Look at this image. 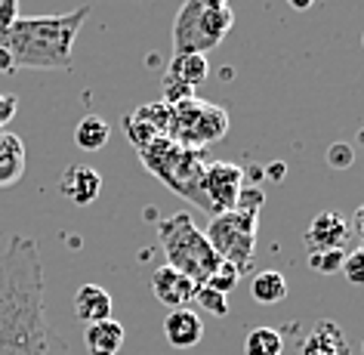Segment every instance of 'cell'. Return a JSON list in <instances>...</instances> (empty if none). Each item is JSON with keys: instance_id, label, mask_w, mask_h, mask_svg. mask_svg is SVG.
<instances>
[{"instance_id": "cell-1", "label": "cell", "mask_w": 364, "mask_h": 355, "mask_svg": "<svg viewBox=\"0 0 364 355\" xmlns=\"http://www.w3.org/2000/svg\"><path fill=\"white\" fill-rule=\"evenodd\" d=\"M0 355H71L47 318L41 253L25 235L0 250Z\"/></svg>"}, {"instance_id": "cell-2", "label": "cell", "mask_w": 364, "mask_h": 355, "mask_svg": "<svg viewBox=\"0 0 364 355\" xmlns=\"http://www.w3.org/2000/svg\"><path fill=\"white\" fill-rule=\"evenodd\" d=\"M90 6H77L62 16H19L0 31V47L13 56L16 68H71L75 38L84 28Z\"/></svg>"}, {"instance_id": "cell-3", "label": "cell", "mask_w": 364, "mask_h": 355, "mask_svg": "<svg viewBox=\"0 0 364 355\" xmlns=\"http://www.w3.org/2000/svg\"><path fill=\"white\" fill-rule=\"evenodd\" d=\"M158 235L167 253V266L182 272L186 278H192L195 285H204L207 278L220 266V257L210 248L207 235L198 229L195 220L186 211L173 213L167 220H158Z\"/></svg>"}, {"instance_id": "cell-4", "label": "cell", "mask_w": 364, "mask_h": 355, "mask_svg": "<svg viewBox=\"0 0 364 355\" xmlns=\"http://www.w3.org/2000/svg\"><path fill=\"white\" fill-rule=\"evenodd\" d=\"M232 28V10L225 0H186L173 25V56L213 50Z\"/></svg>"}, {"instance_id": "cell-5", "label": "cell", "mask_w": 364, "mask_h": 355, "mask_svg": "<svg viewBox=\"0 0 364 355\" xmlns=\"http://www.w3.org/2000/svg\"><path fill=\"white\" fill-rule=\"evenodd\" d=\"M139 154L154 176H161L176 195H186L188 201H195L198 183H201V173L207 167L201 149H188V145H179V142H170L164 136H158Z\"/></svg>"}, {"instance_id": "cell-6", "label": "cell", "mask_w": 364, "mask_h": 355, "mask_svg": "<svg viewBox=\"0 0 364 355\" xmlns=\"http://www.w3.org/2000/svg\"><path fill=\"white\" fill-rule=\"evenodd\" d=\"M257 226H259L257 213L229 211V213L213 216L204 235L210 241V248L216 250V257L244 272L247 263L253 260V250H257Z\"/></svg>"}, {"instance_id": "cell-7", "label": "cell", "mask_w": 364, "mask_h": 355, "mask_svg": "<svg viewBox=\"0 0 364 355\" xmlns=\"http://www.w3.org/2000/svg\"><path fill=\"white\" fill-rule=\"evenodd\" d=\"M244 186V170L238 164H223V161H210L201 173V183H198V195L195 204L213 211V216L235 211L238 192Z\"/></svg>"}, {"instance_id": "cell-8", "label": "cell", "mask_w": 364, "mask_h": 355, "mask_svg": "<svg viewBox=\"0 0 364 355\" xmlns=\"http://www.w3.org/2000/svg\"><path fill=\"white\" fill-rule=\"evenodd\" d=\"M349 238H352L349 223H346L336 211L318 213L315 220L309 223L306 235H303V241H306L309 250H343Z\"/></svg>"}, {"instance_id": "cell-9", "label": "cell", "mask_w": 364, "mask_h": 355, "mask_svg": "<svg viewBox=\"0 0 364 355\" xmlns=\"http://www.w3.org/2000/svg\"><path fill=\"white\" fill-rule=\"evenodd\" d=\"M195 290L198 285L192 278H186L182 272H176L173 266H158L154 269V275H151V294L158 303L164 306H170V309H179V306H188L195 300Z\"/></svg>"}, {"instance_id": "cell-10", "label": "cell", "mask_w": 364, "mask_h": 355, "mask_svg": "<svg viewBox=\"0 0 364 355\" xmlns=\"http://www.w3.org/2000/svg\"><path fill=\"white\" fill-rule=\"evenodd\" d=\"M59 192H62V198H68L71 204L87 207L102 192V176H99V170L87 167V164H71L59 176Z\"/></svg>"}, {"instance_id": "cell-11", "label": "cell", "mask_w": 364, "mask_h": 355, "mask_svg": "<svg viewBox=\"0 0 364 355\" xmlns=\"http://www.w3.org/2000/svg\"><path fill=\"white\" fill-rule=\"evenodd\" d=\"M164 337H167V343L173 349H192V346H198L204 337L201 315L188 306L170 309V312L164 315Z\"/></svg>"}, {"instance_id": "cell-12", "label": "cell", "mask_w": 364, "mask_h": 355, "mask_svg": "<svg viewBox=\"0 0 364 355\" xmlns=\"http://www.w3.org/2000/svg\"><path fill=\"white\" fill-rule=\"evenodd\" d=\"M299 355H352V349H349L343 327L331 322V318H321L306 334L303 346H299Z\"/></svg>"}, {"instance_id": "cell-13", "label": "cell", "mask_w": 364, "mask_h": 355, "mask_svg": "<svg viewBox=\"0 0 364 355\" xmlns=\"http://www.w3.org/2000/svg\"><path fill=\"white\" fill-rule=\"evenodd\" d=\"M75 315L84 324L108 322L112 318V294L99 285H80L75 294Z\"/></svg>"}, {"instance_id": "cell-14", "label": "cell", "mask_w": 364, "mask_h": 355, "mask_svg": "<svg viewBox=\"0 0 364 355\" xmlns=\"http://www.w3.org/2000/svg\"><path fill=\"white\" fill-rule=\"evenodd\" d=\"M25 176V142L10 130H0V189H10Z\"/></svg>"}, {"instance_id": "cell-15", "label": "cell", "mask_w": 364, "mask_h": 355, "mask_svg": "<svg viewBox=\"0 0 364 355\" xmlns=\"http://www.w3.org/2000/svg\"><path fill=\"white\" fill-rule=\"evenodd\" d=\"M124 324H117L114 318L108 322H96V324H87L84 331V346L90 355H117L124 346Z\"/></svg>"}, {"instance_id": "cell-16", "label": "cell", "mask_w": 364, "mask_h": 355, "mask_svg": "<svg viewBox=\"0 0 364 355\" xmlns=\"http://www.w3.org/2000/svg\"><path fill=\"white\" fill-rule=\"evenodd\" d=\"M167 75L188 87H198L210 75V62H207V56H201V53H179V56H173Z\"/></svg>"}, {"instance_id": "cell-17", "label": "cell", "mask_w": 364, "mask_h": 355, "mask_svg": "<svg viewBox=\"0 0 364 355\" xmlns=\"http://www.w3.org/2000/svg\"><path fill=\"white\" fill-rule=\"evenodd\" d=\"M250 297L262 306H275L287 297V278L275 269H266V272H257L250 278Z\"/></svg>"}, {"instance_id": "cell-18", "label": "cell", "mask_w": 364, "mask_h": 355, "mask_svg": "<svg viewBox=\"0 0 364 355\" xmlns=\"http://www.w3.org/2000/svg\"><path fill=\"white\" fill-rule=\"evenodd\" d=\"M108 139H112V127H108V121H102L99 115L80 117V124L75 127V142H77V149H84V152L105 149Z\"/></svg>"}, {"instance_id": "cell-19", "label": "cell", "mask_w": 364, "mask_h": 355, "mask_svg": "<svg viewBox=\"0 0 364 355\" xmlns=\"http://www.w3.org/2000/svg\"><path fill=\"white\" fill-rule=\"evenodd\" d=\"M284 352V337L275 327H253L244 340V355H281Z\"/></svg>"}, {"instance_id": "cell-20", "label": "cell", "mask_w": 364, "mask_h": 355, "mask_svg": "<svg viewBox=\"0 0 364 355\" xmlns=\"http://www.w3.org/2000/svg\"><path fill=\"white\" fill-rule=\"evenodd\" d=\"M238 278H241V269H238V266H232V263H225V260H220V266H216V272L204 281V285L210 287V290H216V294L229 297L232 290L238 287Z\"/></svg>"}, {"instance_id": "cell-21", "label": "cell", "mask_w": 364, "mask_h": 355, "mask_svg": "<svg viewBox=\"0 0 364 355\" xmlns=\"http://www.w3.org/2000/svg\"><path fill=\"white\" fill-rule=\"evenodd\" d=\"M309 269L318 272V275H333V272L343 269L346 250H309Z\"/></svg>"}, {"instance_id": "cell-22", "label": "cell", "mask_w": 364, "mask_h": 355, "mask_svg": "<svg viewBox=\"0 0 364 355\" xmlns=\"http://www.w3.org/2000/svg\"><path fill=\"white\" fill-rule=\"evenodd\" d=\"M124 130H127L130 142H133L139 152H142V149H149V145L158 139V130H154V127H149L145 121H139L136 115H127V117H124Z\"/></svg>"}, {"instance_id": "cell-23", "label": "cell", "mask_w": 364, "mask_h": 355, "mask_svg": "<svg viewBox=\"0 0 364 355\" xmlns=\"http://www.w3.org/2000/svg\"><path fill=\"white\" fill-rule=\"evenodd\" d=\"M195 300H198V306L207 309V312L216 315V318H223L225 312H229V300H225L223 294H216V290H210L207 285H198Z\"/></svg>"}, {"instance_id": "cell-24", "label": "cell", "mask_w": 364, "mask_h": 355, "mask_svg": "<svg viewBox=\"0 0 364 355\" xmlns=\"http://www.w3.org/2000/svg\"><path fill=\"white\" fill-rule=\"evenodd\" d=\"M266 204V192L257 186H247L244 183L241 186V192H238V201H235V211H241V213H257L259 216V207Z\"/></svg>"}, {"instance_id": "cell-25", "label": "cell", "mask_w": 364, "mask_h": 355, "mask_svg": "<svg viewBox=\"0 0 364 355\" xmlns=\"http://www.w3.org/2000/svg\"><path fill=\"white\" fill-rule=\"evenodd\" d=\"M327 164H331L333 170H349L355 164V145L352 142H333L331 149H327Z\"/></svg>"}, {"instance_id": "cell-26", "label": "cell", "mask_w": 364, "mask_h": 355, "mask_svg": "<svg viewBox=\"0 0 364 355\" xmlns=\"http://www.w3.org/2000/svg\"><path fill=\"white\" fill-rule=\"evenodd\" d=\"M343 275L349 285H364V253L361 250H355V253H346V260H343Z\"/></svg>"}, {"instance_id": "cell-27", "label": "cell", "mask_w": 364, "mask_h": 355, "mask_svg": "<svg viewBox=\"0 0 364 355\" xmlns=\"http://www.w3.org/2000/svg\"><path fill=\"white\" fill-rule=\"evenodd\" d=\"M19 19V0H0V31H6Z\"/></svg>"}, {"instance_id": "cell-28", "label": "cell", "mask_w": 364, "mask_h": 355, "mask_svg": "<svg viewBox=\"0 0 364 355\" xmlns=\"http://www.w3.org/2000/svg\"><path fill=\"white\" fill-rule=\"evenodd\" d=\"M16 108H19V99H16L13 93H0V130L13 121Z\"/></svg>"}, {"instance_id": "cell-29", "label": "cell", "mask_w": 364, "mask_h": 355, "mask_svg": "<svg viewBox=\"0 0 364 355\" xmlns=\"http://www.w3.org/2000/svg\"><path fill=\"white\" fill-rule=\"evenodd\" d=\"M349 229H355V235H361V241H364V201L355 207V216H352V226Z\"/></svg>"}, {"instance_id": "cell-30", "label": "cell", "mask_w": 364, "mask_h": 355, "mask_svg": "<svg viewBox=\"0 0 364 355\" xmlns=\"http://www.w3.org/2000/svg\"><path fill=\"white\" fill-rule=\"evenodd\" d=\"M16 71V62H13V56L6 53L4 47H0V75H13Z\"/></svg>"}, {"instance_id": "cell-31", "label": "cell", "mask_w": 364, "mask_h": 355, "mask_svg": "<svg viewBox=\"0 0 364 355\" xmlns=\"http://www.w3.org/2000/svg\"><path fill=\"white\" fill-rule=\"evenodd\" d=\"M266 173H269L272 179H281V176L287 173V167H284V164H269V170H266Z\"/></svg>"}, {"instance_id": "cell-32", "label": "cell", "mask_w": 364, "mask_h": 355, "mask_svg": "<svg viewBox=\"0 0 364 355\" xmlns=\"http://www.w3.org/2000/svg\"><path fill=\"white\" fill-rule=\"evenodd\" d=\"M290 6H294V10H309V6L315 4V0H287Z\"/></svg>"}, {"instance_id": "cell-33", "label": "cell", "mask_w": 364, "mask_h": 355, "mask_svg": "<svg viewBox=\"0 0 364 355\" xmlns=\"http://www.w3.org/2000/svg\"><path fill=\"white\" fill-rule=\"evenodd\" d=\"M358 145H364V130H361V133H358Z\"/></svg>"}, {"instance_id": "cell-34", "label": "cell", "mask_w": 364, "mask_h": 355, "mask_svg": "<svg viewBox=\"0 0 364 355\" xmlns=\"http://www.w3.org/2000/svg\"><path fill=\"white\" fill-rule=\"evenodd\" d=\"M358 250H361V253H364V241H361V248H358Z\"/></svg>"}, {"instance_id": "cell-35", "label": "cell", "mask_w": 364, "mask_h": 355, "mask_svg": "<svg viewBox=\"0 0 364 355\" xmlns=\"http://www.w3.org/2000/svg\"><path fill=\"white\" fill-rule=\"evenodd\" d=\"M361 352H364V340H361Z\"/></svg>"}, {"instance_id": "cell-36", "label": "cell", "mask_w": 364, "mask_h": 355, "mask_svg": "<svg viewBox=\"0 0 364 355\" xmlns=\"http://www.w3.org/2000/svg\"><path fill=\"white\" fill-rule=\"evenodd\" d=\"M361 43H364V34H361Z\"/></svg>"}]
</instances>
